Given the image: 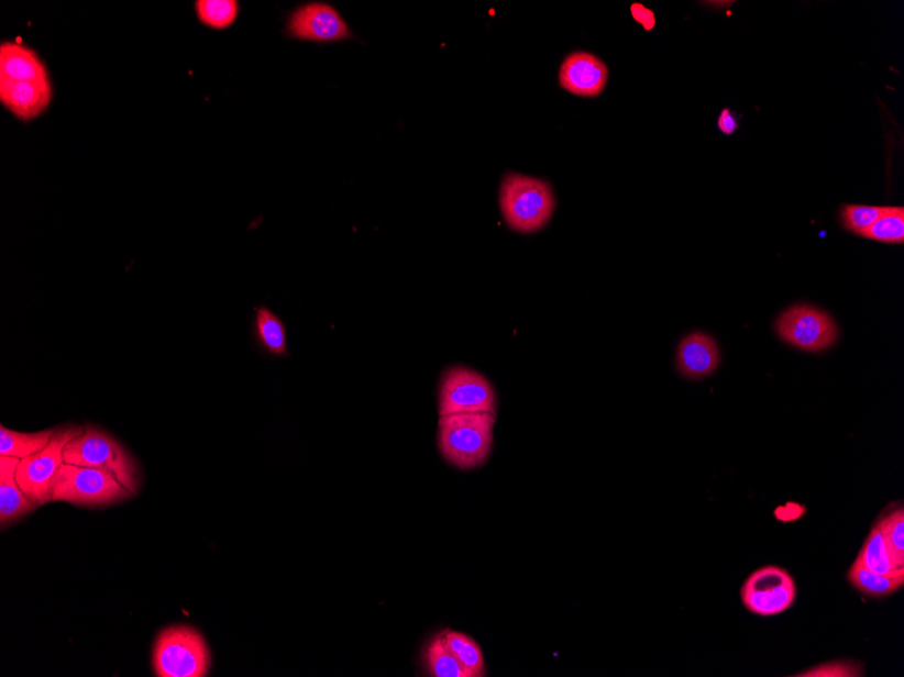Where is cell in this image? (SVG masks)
Wrapping results in <instances>:
<instances>
[{"label": "cell", "instance_id": "1", "mask_svg": "<svg viewBox=\"0 0 904 677\" xmlns=\"http://www.w3.org/2000/svg\"><path fill=\"white\" fill-rule=\"evenodd\" d=\"M497 414L461 413L439 417L438 446L457 469L483 467L490 456Z\"/></svg>", "mask_w": 904, "mask_h": 677}, {"label": "cell", "instance_id": "2", "mask_svg": "<svg viewBox=\"0 0 904 677\" xmlns=\"http://www.w3.org/2000/svg\"><path fill=\"white\" fill-rule=\"evenodd\" d=\"M500 206L508 226L519 233H536L548 225L555 210L553 188L548 181L518 174L505 176Z\"/></svg>", "mask_w": 904, "mask_h": 677}, {"label": "cell", "instance_id": "3", "mask_svg": "<svg viewBox=\"0 0 904 677\" xmlns=\"http://www.w3.org/2000/svg\"><path fill=\"white\" fill-rule=\"evenodd\" d=\"M51 496L52 502L80 508H106L134 497L110 470L67 463L57 470Z\"/></svg>", "mask_w": 904, "mask_h": 677}, {"label": "cell", "instance_id": "4", "mask_svg": "<svg viewBox=\"0 0 904 677\" xmlns=\"http://www.w3.org/2000/svg\"><path fill=\"white\" fill-rule=\"evenodd\" d=\"M64 463L110 470L133 496L139 492L140 469L136 462L119 441L102 429L85 428V432L66 446Z\"/></svg>", "mask_w": 904, "mask_h": 677}, {"label": "cell", "instance_id": "5", "mask_svg": "<svg viewBox=\"0 0 904 677\" xmlns=\"http://www.w3.org/2000/svg\"><path fill=\"white\" fill-rule=\"evenodd\" d=\"M211 658L203 635L186 625L169 626L157 635L154 669L158 677L208 676Z\"/></svg>", "mask_w": 904, "mask_h": 677}, {"label": "cell", "instance_id": "6", "mask_svg": "<svg viewBox=\"0 0 904 677\" xmlns=\"http://www.w3.org/2000/svg\"><path fill=\"white\" fill-rule=\"evenodd\" d=\"M439 417L461 413L497 414L495 388L484 375L466 367L445 370L439 386Z\"/></svg>", "mask_w": 904, "mask_h": 677}, {"label": "cell", "instance_id": "7", "mask_svg": "<svg viewBox=\"0 0 904 677\" xmlns=\"http://www.w3.org/2000/svg\"><path fill=\"white\" fill-rule=\"evenodd\" d=\"M84 432L85 428H56L55 435L44 451L23 458L18 465V485L37 508L52 502L51 486L64 464V451L70 441Z\"/></svg>", "mask_w": 904, "mask_h": 677}, {"label": "cell", "instance_id": "8", "mask_svg": "<svg viewBox=\"0 0 904 677\" xmlns=\"http://www.w3.org/2000/svg\"><path fill=\"white\" fill-rule=\"evenodd\" d=\"M797 587L789 570L765 565L754 570L741 588L745 608L759 617H776L794 606Z\"/></svg>", "mask_w": 904, "mask_h": 677}, {"label": "cell", "instance_id": "9", "mask_svg": "<svg viewBox=\"0 0 904 677\" xmlns=\"http://www.w3.org/2000/svg\"><path fill=\"white\" fill-rule=\"evenodd\" d=\"M779 337L804 352L830 349L838 340V326L825 311L813 306H794L784 311L776 322Z\"/></svg>", "mask_w": 904, "mask_h": 677}, {"label": "cell", "instance_id": "10", "mask_svg": "<svg viewBox=\"0 0 904 677\" xmlns=\"http://www.w3.org/2000/svg\"><path fill=\"white\" fill-rule=\"evenodd\" d=\"M293 37L320 41H338L350 37V29L331 5L310 3L299 8L289 21Z\"/></svg>", "mask_w": 904, "mask_h": 677}, {"label": "cell", "instance_id": "11", "mask_svg": "<svg viewBox=\"0 0 904 677\" xmlns=\"http://www.w3.org/2000/svg\"><path fill=\"white\" fill-rule=\"evenodd\" d=\"M608 68L600 58L586 52L569 55L560 69L563 90L584 98L600 96L607 86Z\"/></svg>", "mask_w": 904, "mask_h": 677}, {"label": "cell", "instance_id": "12", "mask_svg": "<svg viewBox=\"0 0 904 677\" xmlns=\"http://www.w3.org/2000/svg\"><path fill=\"white\" fill-rule=\"evenodd\" d=\"M51 99V80H0V100L5 109L23 121H31L43 113Z\"/></svg>", "mask_w": 904, "mask_h": 677}, {"label": "cell", "instance_id": "13", "mask_svg": "<svg viewBox=\"0 0 904 677\" xmlns=\"http://www.w3.org/2000/svg\"><path fill=\"white\" fill-rule=\"evenodd\" d=\"M676 360L679 373L686 379L706 378L718 368L719 346L707 334L692 333L681 341Z\"/></svg>", "mask_w": 904, "mask_h": 677}, {"label": "cell", "instance_id": "14", "mask_svg": "<svg viewBox=\"0 0 904 677\" xmlns=\"http://www.w3.org/2000/svg\"><path fill=\"white\" fill-rule=\"evenodd\" d=\"M20 458L0 456V523L2 528L37 510L16 481Z\"/></svg>", "mask_w": 904, "mask_h": 677}, {"label": "cell", "instance_id": "15", "mask_svg": "<svg viewBox=\"0 0 904 677\" xmlns=\"http://www.w3.org/2000/svg\"><path fill=\"white\" fill-rule=\"evenodd\" d=\"M0 80L44 81L51 79L37 53L20 44L3 43L0 48Z\"/></svg>", "mask_w": 904, "mask_h": 677}, {"label": "cell", "instance_id": "16", "mask_svg": "<svg viewBox=\"0 0 904 677\" xmlns=\"http://www.w3.org/2000/svg\"><path fill=\"white\" fill-rule=\"evenodd\" d=\"M856 563L861 564L862 567L872 570L874 574L904 580V565L897 562L894 553H892L880 520L868 534Z\"/></svg>", "mask_w": 904, "mask_h": 677}, {"label": "cell", "instance_id": "17", "mask_svg": "<svg viewBox=\"0 0 904 677\" xmlns=\"http://www.w3.org/2000/svg\"><path fill=\"white\" fill-rule=\"evenodd\" d=\"M56 429L37 433H21L8 428H0V456L20 458L31 457L49 445Z\"/></svg>", "mask_w": 904, "mask_h": 677}, {"label": "cell", "instance_id": "18", "mask_svg": "<svg viewBox=\"0 0 904 677\" xmlns=\"http://www.w3.org/2000/svg\"><path fill=\"white\" fill-rule=\"evenodd\" d=\"M848 580L857 591L874 599L890 597L900 591L904 586V580L890 578V576L879 575L862 567L859 563H853L848 573Z\"/></svg>", "mask_w": 904, "mask_h": 677}, {"label": "cell", "instance_id": "19", "mask_svg": "<svg viewBox=\"0 0 904 677\" xmlns=\"http://www.w3.org/2000/svg\"><path fill=\"white\" fill-rule=\"evenodd\" d=\"M425 664L428 674L433 677H472L466 668L457 662V658L452 655L440 633L428 641L425 650Z\"/></svg>", "mask_w": 904, "mask_h": 677}, {"label": "cell", "instance_id": "20", "mask_svg": "<svg viewBox=\"0 0 904 677\" xmlns=\"http://www.w3.org/2000/svg\"><path fill=\"white\" fill-rule=\"evenodd\" d=\"M440 635H442L452 655L466 668L470 676L481 677L485 675L483 651L473 639H470L466 634L454 632V630H443Z\"/></svg>", "mask_w": 904, "mask_h": 677}, {"label": "cell", "instance_id": "21", "mask_svg": "<svg viewBox=\"0 0 904 677\" xmlns=\"http://www.w3.org/2000/svg\"><path fill=\"white\" fill-rule=\"evenodd\" d=\"M255 335L260 344L272 355L287 356L286 328L280 318L267 308L256 310Z\"/></svg>", "mask_w": 904, "mask_h": 677}, {"label": "cell", "instance_id": "22", "mask_svg": "<svg viewBox=\"0 0 904 677\" xmlns=\"http://www.w3.org/2000/svg\"><path fill=\"white\" fill-rule=\"evenodd\" d=\"M860 235L878 243L903 244L904 210L903 208H884L878 221Z\"/></svg>", "mask_w": 904, "mask_h": 677}, {"label": "cell", "instance_id": "23", "mask_svg": "<svg viewBox=\"0 0 904 677\" xmlns=\"http://www.w3.org/2000/svg\"><path fill=\"white\" fill-rule=\"evenodd\" d=\"M197 14L205 25L225 29L236 21L239 3L234 0H198Z\"/></svg>", "mask_w": 904, "mask_h": 677}, {"label": "cell", "instance_id": "24", "mask_svg": "<svg viewBox=\"0 0 904 677\" xmlns=\"http://www.w3.org/2000/svg\"><path fill=\"white\" fill-rule=\"evenodd\" d=\"M884 208L878 206L847 204L841 210L842 225L847 231L861 234L882 215Z\"/></svg>", "mask_w": 904, "mask_h": 677}, {"label": "cell", "instance_id": "25", "mask_svg": "<svg viewBox=\"0 0 904 677\" xmlns=\"http://www.w3.org/2000/svg\"><path fill=\"white\" fill-rule=\"evenodd\" d=\"M885 539L896 561L904 565V510L901 508L891 511L889 515L880 518Z\"/></svg>", "mask_w": 904, "mask_h": 677}, {"label": "cell", "instance_id": "26", "mask_svg": "<svg viewBox=\"0 0 904 677\" xmlns=\"http://www.w3.org/2000/svg\"><path fill=\"white\" fill-rule=\"evenodd\" d=\"M841 664L842 663H831V665H826V667L814 668L797 676H861V670H855L852 663L837 669Z\"/></svg>", "mask_w": 904, "mask_h": 677}, {"label": "cell", "instance_id": "27", "mask_svg": "<svg viewBox=\"0 0 904 677\" xmlns=\"http://www.w3.org/2000/svg\"><path fill=\"white\" fill-rule=\"evenodd\" d=\"M631 14L633 20L641 23L646 31H651L655 26V16L653 11L646 9L641 3H633L631 5Z\"/></svg>", "mask_w": 904, "mask_h": 677}, {"label": "cell", "instance_id": "28", "mask_svg": "<svg viewBox=\"0 0 904 677\" xmlns=\"http://www.w3.org/2000/svg\"><path fill=\"white\" fill-rule=\"evenodd\" d=\"M718 126L719 131L726 135L737 132L738 121L736 120V115L731 113V110L725 109L721 111L718 120Z\"/></svg>", "mask_w": 904, "mask_h": 677}]
</instances>
